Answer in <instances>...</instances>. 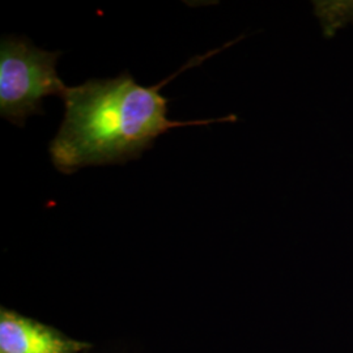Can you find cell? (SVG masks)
Returning <instances> with one entry per match:
<instances>
[{"label": "cell", "instance_id": "obj_2", "mask_svg": "<svg viewBox=\"0 0 353 353\" xmlns=\"http://www.w3.org/2000/svg\"><path fill=\"white\" fill-rule=\"evenodd\" d=\"M62 51L39 49L26 37L8 36L0 42V114L19 127L30 115L43 114L45 97L63 100L65 84L57 72Z\"/></svg>", "mask_w": 353, "mask_h": 353}, {"label": "cell", "instance_id": "obj_4", "mask_svg": "<svg viewBox=\"0 0 353 353\" xmlns=\"http://www.w3.org/2000/svg\"><path fill=\"white\" fill-rule=\"evenodd\" d=\"M313 4L325 37L332 38L339 29L353 24V0L313 1Z\"/></svg>", "mask_w": 353, "mask_h": 353}, {"label": "cell", "instance_id": "obj_3", "mask_svg": "<svg viewBox=\"0 0 353 353\" xmlns=\"http://www.w3.org/2000/svg\"><path fill=\"white\" fill-rule=\"evenodd\" d=\"M71 344L26 318L3 312L0 353H70Z\"/></svg>", "mask_w": 353, "mask_h": 353}, {"label": "cell", "instance_id": "obj_1", "mask_svg": "<svg viewBox=\"0 0 353 353\" xmlns=\"http://www.w3.org/2000/svg\"><path fill=\"white\" fill-rule=\"evenodd\" d=\"M223 49L195 57L153 87L140 85L127 71L114 79H90L81 85L68 87L63 97V122L49 145L55 169L72 174L85 166L126 164L140 159L159 137L172 128L236 122V115L172 121L168 118L169 99L161 94V88L176 76Z\"/></svg>", "mask_w": 353, "mask_h": 353}]
</instances>
